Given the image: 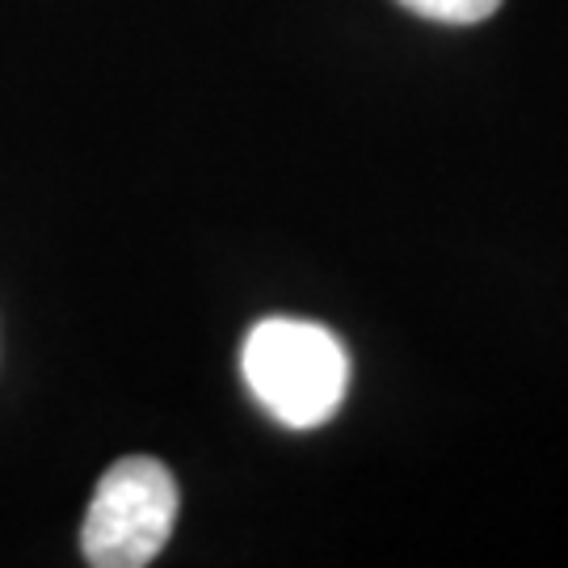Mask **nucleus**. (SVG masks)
I'll return each mask as SVG.
<instances>
[{
	"label": "nucleus",
	"mask_w": 568,
	"mask_h": 568,
	"mask_svg": "<svg viewBox=\"0 0 568 568\" xmlns=\"http://www.w3.org/2000/svg\"><path fill=\"white\" fill-rule=\"evenodd\" d=\"M241 371L257 405L291 429L325 426L349 387V358L328 328L270 316L244 337Z\"/></svg>",
	"instance_id": "1"
},
{
	"label": "nucleus",
	"mask_w": 568,
	"mask_h": 568,
	"mask_svg": "<svg viewBox=\"0 0 568 568\" xmlns=\"http://www.w3.org/2000/svg\"><path fill=\"white\" fill-rule=\"evenodd\" d=\"M178 523V480L152 455H126L105 471L81 527V551L93 568L152 565Z\"/></svg>",
	"instance_id": "2"
},
{
	"label": "nucleus",
	"mask_w": 568,
	"mask_h": 568,
	"mask_svg": "<svg viewBox=\"0 0 568 568\" xmlns=\"http://www.w3.org/2000/svg\"><path fill=\"white\" fill-rule=\"evenodd\" d=\"M396 4L417 18L447 21V26H476L501 9V0H396Z\"/></svg>",
	"instance_id": "3"
}]
</instances>
